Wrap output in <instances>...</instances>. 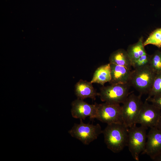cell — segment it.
<instances>
[{
	"mask_svg": "<svg viewBox=\"0 0 161 161\" xmlns=\"http://www.w3.org/2000/svg\"><path fill=\"white\" fill-rule=\"evenodd\" d=\"M146 100L150 102L161 111V95L147 98Z\"/></svg>",
	"mask_w": 161,
	"mask_h": 161,
	"instance_id": "obj_20",
	"label": "cell"
},
{
	"mask_svg": "<svg viewBox=\"0 0 161 161\" xmlns=\"http://www.w3.org/2000/svg\"><path fill=\"white\" fill-rule=\"evenodd\" d=\"M75 92L78 98L83 100L87 98L95 100L98 95L92 83L82 80H80L75 84Z\"/></svg>",
	"mask_w": 161,
	"mask_h": 161,
	"instance_id": "obj_12",
	"label": "cell"
},
{
	"mask_svg": "<svg viewBox=\"0 0 161 161\" xmlns=\"http://www.w3.org/2000/svg\"><path fill=\"white\" fill-rule=\"evenodd\" d=\"M109 63L125 67L130 69L131 62L127 52L123 49H118L112 53L109 58Z\"/></svg>",
	"mask_w": 161,
	"mask_h": 161,
	"instance_id": "obj_13",
	"label": "cell"
},
{
	"mask_svg": "<svg viewBox=\"0 0 161 161\" xmlns=\"http://www.w3.org/2000/svg\"><path fill=\"white\" fill-rule=\"evenodd\" d=\"M143 38L141 37L136 43L130 45L127 52L131 64L141 56L146 53L144 45Z\"/></svg>",
	"mask_w": 161,
	"mask_h": 161,
	"instance_id": "obj_15",
	"label": "cell"
},
{
	"mask_svg": "<svg viewBox=\"0 0 161 161\" xmlns=\"http://www.w3.org/2000/svg\"><path fill=\"white\" fill-rule=\"evenodd\" d=\"M142 154H146L152 160L161 154V131L156 127L150 128L145 150Z\"/></svg>",
	"mask_w": 161,
	"mask_h": 161,
	"instance_id": "obj_9",
	"label": "cell"
},
{
	"mask_svg": "<svg viewBox=\"0 0 161 161\" xmlns=\"http://www.w3.org/2000/svg\"><path fill=\"white\" fill-rule=\"evenodd\" d=\"M111 79V68L109 63L100 66L96 69L90 82L103 86L106 83L109 82Z\"/></svg>",
	"mask_w": 161,
	"mask_h": 161,
	"instance_id": "obj_14",
	"label": "cell"
},
{
	"mask_svg": "<svg viewBox=\"0 0 161 161\" xmlns=\"http://www.w3.org/2000/svg\"><path fill=\"white\" fill-rule=\"evenodd\" d=\"M148 128L135 125L129 128L127 145L132 157L139 161L140 154L144 150L147 140Z\"/></svg>",
	"mask_w": 161,
	"mask_h": 161,
	"instance_id": "obj_3",
	"label": "cell"
},
{
	"mask_svg": "<svg viewBox=\"0 0 161 161\" xmlns=\"http://www.w3.org/2000/svg\"><path fill=\"white\" fill-rule=\"evenodd\" d=\"M140 94H129L121 106L123 123L130 128L136 125V122L143 103Z\"/></svg>",
	"mask_w": 161,
	"mask_h": 161,
	"instance_id": "obj_6",
	"label": "cell"
},
{
	"mask_svg": "<svg viewBox=\"0 0 161 161\" xmlns=\"http://www.w3.org/2000/svg\"><path fill=\"white\" fill-rule=\"evenodd\" d=\"M152 160L156 161H161V154L155 157Z\"/></svg>",
	"mask_w": 161,
	"mask_h": 161,
	"instance_id": "obj_22",
	"label": "cell"
},
{
	"mask_svg": "<svg viewBox=\"0 0 161 161\" xmlns=\"http://www.w3.org/2000/svg\"><path fill=\"white\" fill-rule=\"evenodd\" d=\"M144 45L152 44L158 48L161 47V28H157L153 31L146 40L144 41Z\"/></svg>",
	"mask_w": 161,
	"mask_h": 161,
	"instance_id": "obj_17",
	"label": "cell"
},
{
	"mask_svg": "<svg viewBox=\"0 0 161 161\" xmlns=\"http://www.w3.org/2000/svg\"><path fill=\"white\" fill-rule=\"evenodd\" d=\"M150 56L144 54L131 64L132 67L135 69L149 65Z\"/></svg>",
	"mask_w": 161,
	"mask_h": 161,
	"instance_id": "obj_19",
	"label": "cell"
},
{
	"mask_svg": "<svg viewBox=\"0 0 161 161\" xmlns=\"http://www.w3.org/2000/svg\"><path fill=\"white\" fill-rule=\"evenodd\" d=\"M156 75L149 65L135 69L132 71L129 83L140 94H148Z\"/></svg>",
	"mask_w": 161,
	"mask_h": 161,
	"instance_id": "obj_2",
	"label": "cell"
},
{
	"mask_svg": "<svg viewBox=\"0 0 161 161\" xmlns=\"http://www.w3.org/2000/svg\"><path fill=\"white\" fill-rule=\"evenodd\" d=\"M149 66L156 74L161 73V52L156 51L150 56Z\"/></svg>",
	"mask_w": 161,
	"mask_h": 161,
	"instance_id": "obj_16",
	"label": "cell"
},
{
	"mask_svg": "<svg viewBox=\"0 0 161 161\" xmlns=\"http://www.w3.org/2000/svg\"><path fill=\"white\" fill-rule=\"evenodd\" d=\"M130 85L124 84H111L100 89L99 95L101 100L105 102L123 103L129 95Z\"/></svg>",
	"mask_w": 161,
	"mask_h": 161,
	"instance_id": "obj_5",
	"label": "cell"
},
{
	"mask_svg": "<svg viewBox=\"0 0 161 161\" xmlns=\"http://www.w3.org/2000/svg\"><path fill=\"white\" fill-rule=\"evenodd\" d=\"M161 116V111L145 100L143 103L136 123L147 128L155 127Z\"/></svg>",
	"mask_w": 161,
	"mask_h": 161,
	"instance_id": "obj_8",
	"label": "cell"
},
{
	"mask_svg": "<svg viewBox=\"0 0 161 161\" xmlns=\"http://www.w3.org/2000/svg\"><path fill=\"white\" fill-rule=\"evenodd\" d=\"M72 137L81 142L85 145H88L103 133V130L99 124L94 125L85 123L83 120L80 119L79 123H75L68 131Z\"/></svg>",
	"mask_w": 161,
	"mask_h": 161,
	"instance_id": "obj_4",
	"label": "cell"
},
{
	"mask_svg": "<svg viewBox=\"0 0 161 161\" xmlns=\"http://www.w3.org/2000/svg\"><path fill=\"white\" fill-rule=\"evenodd\" d=\"M95 104L96 112L95 118L107 124L123 123L122 107L120 104L107 102Z\"/></svg>",
	"mask_w": 161,
	"mask_h": 161,
	"instance_id": "obj_7",
	"label": "cell"
},
{
	"mask_svg": "<svg viewBox=\"0 0 161 161\" xmlns=\"http://www.w3.org/2000/svg\"><path fill=\"white\" fill-rule=\"evenodd\" d=\"M71 113L72 117L76 119L85 120L87 117L91 119L95 118L96 106L95 103L90 104L83 100L78 98L72 103Z\"/></svg>",
	"mask_w": 161,
	"mask_h": 161,
	"instance_id": "obj_10",
	"label": "cell"
},
{
	"mask_svg": "<svg viewBox=\"0 0 161 161\" xmlns=\"http://www.w3.org/2000/svg\"><path fill=\"white\" fill-rule=\"evenodd\" d=\"M129 128L123 123L107 124L103 130L107 148L114 153H119L127 145Z\"/></svg>",
	"mask_w": 161,
	"mask_h": 161,
	"instance_id": "obj_1",
	"label": "cell"
},
{
	"mask_svg": "<svg viewBox=\"0 0 161 161\" xmlns=\"http://www.w3.org/2000/svg\"><path fill=\"white\" fill-rule=\"evenodd\" d=\"M161 95V73L156 74L147 98Z\"/></svg>",
	"mask_w": 161,
	"mask_h": 161,
	"instance_id": "obj_18",
	"label": "cell"
},
{
	"mask_svg": "<svg viewBox=\"0 0 161 161\" xmlns=\"http://www.w3.org/2000/svg\"><path fill=\"white\" fill-rule=\"evenodd\" d=\"M155 127L161 131V116L156 126Z\"/></svg>",
	"mask_w": 161,
	"mask_h": 161,
	"instance_id": "obj_21",
	"label": "cell"
},
{
	"mask_svg": "<svg viewBox=\"0 0 161 161\" xmlns=\"http://www.w3.org/2000/svg\"><path fill=\"white\" fill-rule=\"evenodd\" d=\"M111 84H124L129 83L132 71L123 66L110 63Z\"/></svg>",
	"mask_w": 161,
	"mask_h": 161,
	"instance_id": "obj_11",
	"label": "cell"
}]
</instances>
